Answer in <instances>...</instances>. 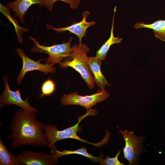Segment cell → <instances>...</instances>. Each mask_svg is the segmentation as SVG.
Listing matches in <instances>:
<instances>
[{
    "mask_svg": "<svg viewBox=\"0 0 165 165\" xmlns=\"http://www.w3.org/2000/svg\"><path fill=\"white\" fill-rule=\"evenodd\" d=\"M46 126L37 120L35 113L20 109L12 118L10 128L12 132L8 137V140L12 141V149L22 145L47 147L48 143L44 131Z\"/></svg>",
    "mask_w": 165,
    "mask_h": 165,
    "instance_id": "1",
    "label": "cell"
},
{
    "mask_svg": "<svg viewBox=\"0 0 165 165\" xmlns=\"http://www.w3.org/2000/svg\"><path fill=\"white\" fill-rule=\"evenodd\" d=\"M90 48L85 44H75L72 47L69 55L59 63L61 68L68 67L79 72L91 89L94 87L95 82L88 64V57L87 53Z\"/></svg>",
    "mask_w": 165,
    "mask_h": 165,
    "instance_id": "2",
    "label": "cell"
},
{
    "mask_svg": "<svg viewBox=\"0 0 165 165\" xmlns=\"http://www.w3.org/2000/svg\"><path fill=\"white\" fill-rule=\"evenodd\" d=\"M97 114L96 109L87 110L85 115L79 116L78 118V122L74 125L65 129L59 130L57 127L50 124L46 125L44 130L46 137L48 145L47 147L52 148L55 147V143L59 141L68 138H73L80 141L84 143H87L97 147H101L106 144L109 140V138L107 136L101 142L97 143H94L88 142L81 138L79 137L77 133L80 131L79 124L85 117L92 115L94 116Z\"/></svg>",
    "mask_w": 165,
    "mask_h": 165,
    "instance_id": "3",
    "label": "cell"
},
{
    "mask_svg": "<svg viewBox=\"0 0 165 165\" xmlns=\"http://www.w3.org/2000/svg\"><path fill=\"white\" fill-rule=\"evenodd\" d=\"M29 37V38L32 40L34 43V45L30 51L48 54L49 57L46 61V64L60 63L69 55L72 50L70 44L72 40V37L70 38L67 42L47 46L40 45L39 42L35 38L31 36Z\"/></svg>",
    "mask_w": 165,
    "mask_h": 165,
    "instance_id": "4",
    "label": "cell"
},
{
    "mask_svg": "<svg viewBox=\"0 0 165 165\" xmlns=\"http://www.w3.org/2000/svg\"><path fill=\"white\" fill-rule=\"evenodd\" d=\"M109 95L108 92L105 90H98L95 94L85 96L79 95L76 92H74L64 95L61 97L60 101L64 106L78 105L88 110L97 103L107 99Z\"/></svg>",
    "mask_w": 165,
    "mask_h": 165,
    "instance_id": "5",
    "label": "cell"
},
{
    "mask_svg": "<svg viewBox=\"0 0 165 165\" xmlns=\"http://www.w3.org/2000/svg\"><path fill=\"white\" fill-rule=\"evenodd\" d=\"M119 131L123 136L125 142L123 150L124 158L129 161V165L134 164L142 152V143L145 137L136 136L134 131H129L127 130Z\"/></svg>",
    "mask_w": 165,
    "mask_h": 165,
    "instance_id": "6",
    "label": "cell"
},
{
    "mask_svg": "<svg viewBox=\"0 0 165 165\" xmlns=\"http://www.w3.org/2000/svg\"><path fill=\"white\" fill-rule=\"evenodd\" d=\"M5 84V88L3 93L0 97V108L2 109L5 105L13 104L19 106L24 110L33 113H36L38 110L32 107L30 104L28 98L23 99L19 90L13 91L10 89L8 83V77L5 75L3 78Z\"/></svg>",
    "mask_w": 165,
    "mask_h": 165,
    "instance_id": "7",
    "label": "cell"
},
{
    "mask_svg": "<svg viewBox=\"0 0 165 165\" xmlns=\"http://www.w3.org/2000/svg\"><path fill=\"white\" fill-rule=\"evenodd\" d=\"M16 157L19 165H53L58 160L52 153L49 155L30 149L23 151Z\"/></svg>",
    "mask_w": 165,
    "mask_h": 165,
    "instance_id": "8",
    "label": "cell"
},
{
    "mask_svg": "<svg viewBox=\"0 0 165 165\" xmlns=\"http://www.w3.org/2000/svg\"><path fill=\"white\" fill-rule=\"evenodd\" d=\"M16 52L22 59L23 65L22 68L16 79L18 85L20 84L25 75L28 72L33 70H38L47 75L49 73H53L56 71V67H53V64H42L40 61L42 60L35 61L28 57L21 49H16Z\"/></svg>",
    "mask_w": 165,
    "mask_h": 165,
    "instance_id": "9",
    "label": "cell"
},
{
    "mask_svg": "<svg viewBox=\"0 0 165 165\" xmlns=\"http://www.w3.org/2000/svg\"><path fill=\"white\" fill-rule=\"evenodd\" d=\"M90 14V13L87 10L83 12V18L81 21L68 27L56 28L48 24H46V26L48 29L53 30L57 33L66 31H69L77 36L79 39V43H82V38L85 35L86 29L89 27L92 26L95 24V22L93 21L90 22L86 21V18Z\"/></svg>",
    "mask_w": 165,
    "mask_h": 165,
    "instance_id": "10",
    "label": "cell"
},
{
    "mask_svg": "<svg viewBox=\"0 0 165 165\" xmlns=\"http://www.w3.org/2000/svg\"><path fill=\"white\" fill-rule=\"evenodd\" d=\"M102 61L96 56L88 57V64L94 80L100 89L105 90L106 85L110 86L101 69Z\"/></svg>",
    "mask_w": 165,
    "mask_h": 165,
    "instance_id": "11",
    "label": "cell"
},
{
    "mask_svg": "<svg viewBox=\"0 0 165 165\" xmlns=\"http://www.w3.org/2000/svg\"><path fill=\"white\" fill-rule=\"evenodd\" d=\"M34 4L45 6L43 0H15L8 3L7 7L15 13L16 16L19 18L20 22H24V16L25 13L32 5Z\"/></svg>",
    "mask_w": 165,
    "mask_h": 165,
    "instance_id": "12",
    "label": "cell"
},
{
    "mask_svg": "<svg viewBox=\"0 0 165 165\" xmlns=\"http://www.w3.org/2000/svg\"><path fill=\"white\" fill-rule=\"evenodd\" d=\"M136 29L145 28L153 30L157 38L165 42V20H159L150 24L138 22L134 25Z\"/></svg>",
    "mask_w": 165,
    "mask_h": 165,
    "instance_id": "13",
    "label": "cell"
},
{
    "mask_svg": "<svg viewBox=\"0 0 165 165\" xmlns=\"http://www.w3.org/2000/svg\"><path fill=\"white\" fill-rule=\"evenodd\" d=\"M116 6L114 9L110 37L97 52L96 57L102 61L105 60L107 54L111 46L114 44L120 43L123 39V38H119L118 37H115L113 35L114 17L116 11Z\"/></svg>",
    "mask_w": 165,
    "mask_h": 165,
    "instance_id": "14",
    "label": "cell"
},
{
    "mask_svg": "<svg viewBox=\"0 0 165 165\" xmlns=\"http://www.w3.org/2000/svg\"><path fill=\"white\" fill-rule=\"evenodd\" d=\"M51 152L53 153L57 159L64 155L71 154H76L86 157L93 162L100 163L103 159L104 158V155L103 154H101L100 156L98 157L93 156L87 152V149L85 147H82L76 150H68L64 149L62 151L57 150L55 147L54 148H51Z\"/></svg>",
    "mask_w": 165,
    "mask_h": 165,
    "instance_id": "15",
    "label": "cell"
},
{
    "mask_svg": "<svg viewBox=\"0 0 165 165\" xmlns=\"http://www.w3.org/2000/svg\"><path fill=\"white\" fill-rule=\"evenodd\" d=\"M0 165H19L16 156L10 153L1 138H0Z\"/></svg>",
    "mask_w": 165,
    "mask_h": 165,
    "instance_id": "16",
    "label": "cell"
},
{
    "mask_svg": "<svg viewBox=\"0 0 165 165\" xmlns=\"http://www.w3.org/2000/svg\"><path fill=\"white\" fill-rule=\"evenodd\" d=\"M45 6L49 11H51L53 9L54 3L57 1H61L68 3L70 6V9H77L81 2V0H43Z\"/></svg>",
    "mask_w": 165,
    "mask_h": 165,
    "instance_id": "17",
    "label": "cell"
},
{
    "mask_svg": "<svg viewBox=\"0 0 165 165\" xmlns=\"http://www.w3.org/2000/svg\"><path fill=\"white\" fill-rule=\"evenodd\" d=\"M55 84L51 79H49L45 81L42 86L41 97L51 94L54 91Z\"/></svg>",
    "mask_w": 165,
    "mask_h": 165,
    "instance_id": "18",
    "label": "cell"
},
{
    "mask_svg": "<svg viewBox=\"0 0 165 165\" xmlns=\"http://www.w3.org/2000/svg\"><path fill=\"white\" fill-rule=\"evenodd\" d=\"M121 150L116 154L115 157L111 158L106 156L105 158L103 159L99 163L101 165H124V163H121L118 160V157L120 154Z\"/></svg>",
    "mask_w": 165,
    "mask_h": 165,
    "instance_id": "19",
    "label": "cell"
}]
</instances>
